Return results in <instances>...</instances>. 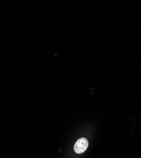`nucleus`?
I'll return each mask as SVG.
<instances>
[{"label": "nucleus", "mask_w": 141, "mask_h": 158, "mask_svg": "<svg viewBox=\"0 0 141 158\" xmlns=\"http://www.w3.org/2000/svg\"><path fill=\"white\" fill-rule=\"evenodd\" d=\"M88 141L85 138H81L75 143L74 151L77 154H82L86 151L88 148Z\"/></svg>", "instance_id": "nucleus-1"}]
</instances>
